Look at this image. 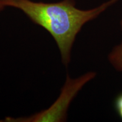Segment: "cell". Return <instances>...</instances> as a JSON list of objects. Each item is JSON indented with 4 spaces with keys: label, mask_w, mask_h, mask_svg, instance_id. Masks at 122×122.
Returning a JSON list of instances; mask_svg holds the SVG:
<instances>
[{
    "label": "cell",
    "mask_w": 122,
    "mask_h": 122,
    "mask_svg": "<svg viewBox=\"0 0 122 122\" xmlns=\"http://www.w3.org/2000/svg\"><path fill=\"white\" fill-rule=\"evenodd\" d=\"M115 107L120 118L122 119V93L119 94L115 100Z\"/></svg>",
    "instance_id": "277c9868"
},
{
    "label": "cell",
    "mask_w": 122,
    "mask_h": 122,
    "mask_svg": "<svg viewBox=\"0 0 122 122\" xmlns=\"http://www.w3.org/2000/svg\"><path fill=\"white\" fill-rule=\"evenodd\" d=\"M121 27H122V20L121 21Z\"/></svg>",
    "instance_id": "8992f818"
},
{
    "label": "cell",
    "mask_w": 122,
    "mask_h": 122,
    "mask_svg": "<svg viewBox=\"0 0 122 122\" xmlns=\"http://www.w3.org/2000/svg\"><path fill=\"white\" fill-rule=\"evenodd\" d=\"M96 74L88 72L77 79H72L67 76L64 86L61 89L59 97L49 108L30 117L22 118H6V122H63L66 119L67 111L73 98L81 88L91 79Z\"/></svg>",
    "instance_id": "7a4b0ae2"
},
{
    "label": "cell",
    "mask_w": 122,
    "mask_h": 122,
    "mask_svg": "<svg viewBox=\"0 0 122 122\" xmlns=\"http://www.w3.org/2000/svg\"><path fill=\"white\" fill-rule=\"evenodd\" d=\"M4 7H5L3 6L2 5H0V11H1V10H2V9L4 8Z\"/></svg>",
    "instance_id": "5b68a950"
},
{
    "label": "cell",
    "mask_w": 122,
    "mask_h": 122,
    "mask_svg": "<svg viewBox=\"0 0 122 122\" xmlns=\"http://www.w3.org/2000/svg\"><path fill=\"white\" fill-rule=\"evenodd\" d=\"M118 1L110 0L88 10L76 8L74 0L53 3L31 0H0V5L19 9L34 23L46 30L56 41L62 63L67 66L71 61L72 45L82 27Z\"/></svg>",
    "instance_id": "6da1fadb"
},
{
    "label": "cell",
    "mask_w": 122,
    "mask_h": 122,
    "mask_svg": "<svg viewBox=\"0 0 122 122\" xmlns=\"http://www.w3.org/2000/svg\"><path fill=\"white\" fill-rule=\"evenodd\" d=\"M109 59L116 69L122 71V43L114 49L109 55Z\"/></svg>",
    "instance_id": "3957f363"
}]
</instances>
